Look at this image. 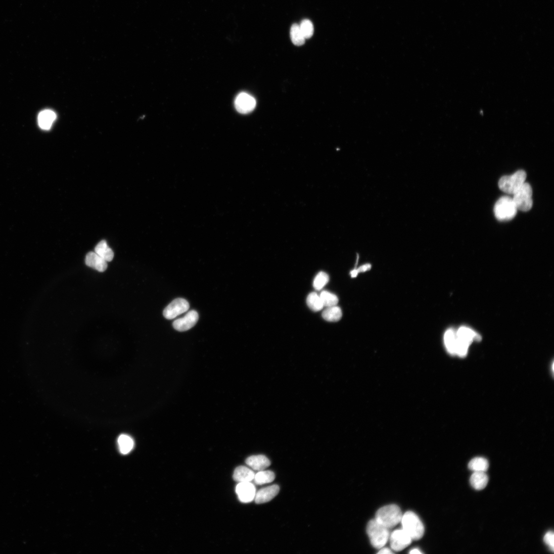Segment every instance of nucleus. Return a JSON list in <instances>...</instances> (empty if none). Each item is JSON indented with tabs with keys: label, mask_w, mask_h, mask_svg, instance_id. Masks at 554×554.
Returning <instances> with one entry per match:
<instances>
[{
	"label": "nucleus",
	"mask_w": 554,
	"mask_h": 554,
	"mask_svg": "<svg viewBox=\"0 0 554 554\" xmlns=\"http://www.w3.org/2000/svg\"><path fill=\"white\" fill-rule=\"evenodd\" d=\"M533 190L530 184L525 183L514 194L512 198L518 210L530 211L533 206Z\"/></svg>",
	"instance_id": "obj_6"
},
{
	"label": "nucleus",
	"mask_w": 554,
	"mask_h": 554,
	"mask_svg": "<svg viewBox=\"0 0 554 554\" xmlns=\"http://www.w3.org/2000/svg\"><path fill=\"white\" fill-rule=\"evenodd\" d=\"M403 514L400 508L391 505L380 508L376 512L375 520L388 529L395 527L401 522Z\"/></svg>",
	"instance_id": "obj_1"
},
{
	"label": "nucleus",
	"mask_w": 554,
	"mask_h": 554,
	"mask_svg": "<svg viewBox=\"0 0 554 554\" xmlns=\"http://www.w3.org/2000/svg\"><path fill=\"white\" fill-rule=\"evenodd\" d=\"M307 302L308 307L314 312L320 311L324 308L320 296L316 293L310 294L308 296Z\"/></svg>",
	"instance_id": "obj_26"
},
{
	"label": "nucleus",
	"mask_w": 554,
	"mask_h": 554,
	"mask_svg": "<svg viewBox=\"0 0 554 554\" xmlns=\"http://www.w3.org/2000/svg\"><path fill=\"white\" fill-rule=\"evenodd\" d=\"M378 554H393V552L389 549L388 548H381L380 549Z\"/></svg>",
	"instance_id": "obj_32"
},
{
	"label": "nucleus",
	"mask_w": 554,
	"mask_h": 554,
	"mask_svg": "<svg viewBox=\"0 0 554 554\" xmlns=\"http://www.w3.org/2000/svg\"><path fill=\"white\" fill-rule=\"evenodd\" d=\"M290 35L292 43L297 46L303 45L306 40L300 30L299 25L297 24H294L291 27Z\"/></svg>",
	"instance_id": "obj_24"
},
{
	"label": "nucleus",
	"mask_w": 554,
	"mask_h": 554,
	"mask_svg": "<svg viewBox=\"0 0 554 554\" xmlns=\"http://www.w3.org/2000/svg\"><path fill=\"white\" fill-rule=\"evenodd\" d=\"M234 105L239 113L247 114L252 112L255 108L256 101L251 94L243 92L237 96Z\"/></svg>",
	"instance_id": "obj_8"
},
{
	"label": "nucleus",
	"mask_w": 554,
	"mask_h": 554,
	"mask_svg": "<svg viewBox=\"0 0 554 554\" xmlns=\"http://www.w3.org/2000/svg\"><path fill=\"white\" fill-rule=\"evenodd\" d=\"M256 488L251 482H239L235 488V492L239 501L243 503H251L255 500Z\"/></svg>",
	"instance_id": "obj_10"
},
{
	"label": "nucleus",
	"mask_w": 554,
	"mask_h": 554,
	"mask_svg": "<svg viewBox=\"0 0 554 554\" xmlns=\"http://www.w3.org/2000/svg\"><path fill=\"white\" fill-rule=\"evenodd\" d=\"M246 464L256 471L265 470L271 465V462L264 455H255L248 457L246 460Z\"/></svg>",
	"instance_id": "obj_14"
},
{
	"label": "nucleus",
	"mask_w": 554,
	"mask_h": 554,
	"mask_svg": "<svg viewBox=\"0 0 554 554\" xmlns=\"http://www.w3.org/2000/svg\"><path fill=\"white\" fill-rule=\"evenodd\" d=\"M468 468L473 472H486L489 467L488 460L483 457H476L471 460L468 465Z\"/></svg>",
	"instance_id": "obj_20"
},
{
	"label": "nucleus",
	"mask_w": 554,
	"mask_h": 554,
	"mask_svg": "<svg viewBox=\"0 0 554 554\" xmlns=\"http://www.w3.org/2000/svg\"><path fill=\"white\" fill-rule=\"evenodd\" d=\"M371 265L370 264H366L360 267L357 269H355L352 271L350 273L351 276L352 278H355L359 273L366 272L369 271L371 269Z\"/></svg>",
	"instance_id": "obj_31"
},
{
	"label": "nucleus",
	"mask_w": 554,
	"mask_h": 554,
	"mask_svg": "<svg viewBox=\"0 0 554 554\" xmlns=\"http://www.w3.org/2000/svg\"><path fill=\"white\" fill-rule=\"evenodd\" d=\"M280 488L278 485H273V486L262 488L256 493L255 501L257 504L268 503L278 494Z\"/></svg>",
	"instance_id": "obj_12"
},
{
	"label": "nucleus",
	"mask_w": 554,
	"mask_h": 554,
	"mask_svg": "<svg viewBox=\"0 0 554 554\" xmlns=\"http://www.w3.org/2000/svg\"><path fill=\"white\" fill-rule=\"evenodd\" d=\"M329 281L328 275L324 272L319 273L314 280L313 286L317 290L322 289Z\"/></svg>",
	"instance_id": "obj_28"
},
{
	"label": "nucleus",
	"mask_w": 554,
	"mask_h": 554,
	"mask_svg": "<svg viewBox=\"0 0 554 554\" xmlns=\"http://www.w3.org/2000/svg\"><path fill=\"white\" fill-rule=\"evenodd\" d=\"M118 442L120 451L123 454L129 453L134 448V441L131 437L128 435H121L118 438Z\"/></svg>",
	"instance_id": "obj_25"
},
{
	"label": "nucleus",
	"mask_w": 554,
	"mask_h": 554,
	"mask_svg": "<svg viewBox=\"0 0 554 554\" xmlns=\"http://www.w3.org/2000/svg\"><path fill=\"white\" fill-rule=\"evenodd\" d=\"M457 339L459 341L470 345L472 342L481 340V336L472 329L465 326L459 328L456 332Z\"/></svg>",
	"instance_id": "obj_15"
},
{
	"label": "nucleus",
	"mask_w": 554,
	"mask_h": 554,
	"mask_svg": "<svg viewBox=\"0 0 554 554\" xmlns=\"http://www.w3.org/2000/svg\"><path fill=\"white\" fill-rule=\"evenodd\" d=\"M321 298L324 307H331L337 306L339 299L336 295L332 294L327 291H323L321 295Z\"/></svg>",
	"instance_id": "obj_27"
},
{
	"label": "nucleus",
	"mask_w": 554,
	"mask_h": 554,
	"mask_svg": "<svg viewBox=\"0 0 554 554\" xmlns=\"http://www.w3.org/2000/svg\"><path fill=\"white\" fill-rule=\"evenodd\" d=\"M255 474L254 471L244 466H238L235 469L233 478L239 482H251L254 479Z\"/></svg>",
	"instance_id": "obj_17"
},
{
	"label": "nucleus",
	"mask_w": 554,
	"mask_h": 554,
	"mask_svg": "<svg viewBox=\"0 0 554 554\" xmlns=\"http://www.w3.org/2000/svg\"><path fill=\"white\" fill-rule=\"evenodd\" d=\"M469 482L471 486L475 490H481L487 487L489 477L486 472H474L470 476Z\"/></svg>",
	"instance_id": "obj_18"
},
{
	"label": "nucleus",
	"mask_w": 554,
	"mask_h": 554,
	"mask_svg": "<svg viewBox=\"0 0 554 554\" xmlns=\"http://www.w3.org/2000/svg\"><path fill=\"white\" fill-rule=\"evenodd\" d=\"M544 541L549 547L551 551L553 552L554 550V534L552 531H549L546 534L544 538Z\"/></svg>",
	"instance_id": "obj_30"
},
{
	"label": "nucleus",
	"mask_w": 554,
	"mask_h": 554,
	"mask_svg": "<svg viewBox=\"0 0 554 554\" xmlns=\"http://www.w3.org/2000/svg\"><path fill=\"white\" fill-rule=\"evenodd\" d=\"M275 479V475L271 470L259 471L255 475V483L257 485H262L272 482Z\"/></svg>",
	"instance_id": "obj_23"
},
{
	"label": "nucleus",
	"mask_w": 554,
	"mask_h": 554,
	"mask_svg": "<svg viewBox=\"0 0 554 554\" xmlns=\"http://www.w3.org/2000/svg\"><path fill=\"white\" fill-rule=\"evenodd\" d=\"M87 266L97 271L103 272L107 268V263L104 259L95 252L89 253L86 258Z\"/></svg>",
	"instance_id": "obj_13"
},
{
	"label": "nucleus",
	"mask_w": 554,
	"mask_h": 554,
	"mask_svg": "<svg viewBox=\"0 0 554 554\" xmlns=\"http://www.w3.org/2000/svg\"><path fill=\"white\" fill-rule=\"evenodd\" d=\"M300 30L306 39L311 38L314 32V28L312 22L308 19L303 20L299 25Z\"/></svg>",
	"instance_id": "obj_29"
},
{
	"label": "nucleus",
	"mask_w": 554,
	"mask_h": 554,
	"mask_svg": "<svg viewBox=\"0 0 554 554\" xmlns=\"http://www.w3.org/2000/svg\"><path fill=\"white\" fill-rule=\"evenodd\" d=\"M391 548L396 552L403 551L412 542L411 537L403 529L394 531L390 536Z\"/></svg>",
	"instance_id": "obj_9"
},
{
	"label": "nucleus",
	"mask_w": 554,
	"mask_h": 554,
	"mask_svg": "<svg viewBox=\"0 0 554 554\" xmlns=\"http://www.w3.org/2000/svg\"><path fill=\"white\" fill-rule=\"evenodd\" d=\"M410 554H422V553H421V552H420V551H419V550L418 549H413V550H412V551H411V552H410Z\"/></svg>",
	"instance_id": "obj_33"
},
{
	"label": "nucleus",
	"mask_w": 554,
	"mask_h": 554,
	"mask_svg": "<svg viewBox=\"0 0 554 554\" xmlns=\"http://www.w3.org/2000/svg\"><path fill=\"white\" fill-rule=\"evenodd\" d=\"M56 118V114L52 110L46 109L42 111L38 116L39 126L43 130H49Z\"/></svg>",
	"instance_id": "obj_16"
},
{
	"label": "nucleus",
	"mask_w": 554,
	"mask_h": 554,
	"mask_svg": "<svg viewBox=\"0 0 554 554\" xmlns=\"http://www.w3.org/2000/svg\"><path fill=\"white\" fill-rule=\"evenodd\" d=\"M94 251L107 262L112 261L114 257L112 249L108 246L105 240L100 241L96 245Z\"/></svg>",
	"instance_id": "obj_19"
},
{
	"label": "nucleus",
	"mask_w": 554,
	"mask_h": 554,
	"mask_svg": "<svg viewBox=\"0 0 554 554\" xmlns=\"http://www.w3.org/2000/svg\"><path fill=\"white\" fill-rule=\"evenodd\" d=\"M367 531L371 545L379 550L386 544L390 536L389 529L379 523L375 519L369 522Z\"/></svg>",
	"instance_id": "obj_2"
},
{
	"label": "nucleus",
	"mask_w": 554,
	"mask_h": 554,
	"mask_svg": "<svg viewBox=\"0 0 554 554\" xmlns=\"http://www.w3.org/2000/svg\"><path fill=\"white\" fill-rule=\"evenodd\" d=\"M526 173L519 170L510 176H505L500 180L498 186L505 193L513 194L525 183Z\"/></svg>",
	"instance_id": "obj_5"
},
{
	"label": "nucleus",
	"mask_w": 554,
	"mask_h": 554,
	"mask_svg": "<svg viewBox=\"0 0 554 554\" xmlns=\"http://www.w3.org/2000/svg\"><path fill=\"white\" fill-rule=\"evenodd\" d=\"M322 316L327 322H337L341 320L342 313L341 309L336 306L327 308L323 313Z\"/></svg>",
	"instance_id": "obj_21"
},
{
	"label": "nucleus",
	"mask_w": 554,
	"mask_h": 554,
	"mask_svg": "<svg viewBox=\"0 0 554 554\" xmlns=\"http://www.w3.org/2000/svg\"><path fill=\"white\" fill-rule=\"evenodd\" d=\"M198 320V313L196 311L191 310L184 317L176 320L173 323V327L179 331H186L195 326Z\"/></svg>",
	"instance_id": "obj_11"
},
{
	"label": "nucleus",
	"mask_w": 554,
	"mask_h": 554,
	"mask_svg": "<svg viewBox=\"0 0 554 554\" xmlns=\"http://www.w3.org/2000/svg\"><path fill=\"white\" fill-rule=\"evenodd\" d=\"M517 211L512 198L508 196H504L499 199L494 207L495 216L500 221H508L514 219Z\"/></svg>",
	"instance_id": "obj_4"
},
{
	"label": "nucleus",
	"mask_w": 554,
	"mask_h": 554,
	"mask_svg": "<svg viewBox=\"0 0 554 554\" xmlns=\"http://www.w3.org/2000/svg\"><path fill=\"white\" fill-rule=\"evenodd\" d=\"M189 304L183 298H177L173 301L163 311V315L167 320H171L182 314L187 312Z\"/></svg>",
	"instance_id": "obj_7"
},
{
	"label": "nucleus",
	"mask_w": 554,
	"mask_h": 554,
	"mask_svg": "<svg viewBox=\"0 0 554 554\" xmlns=\"http://www.w3.org/2000/svg\"><path fill=\"white\" fill-rule=\"evenodd\" d=\"M403 529L411 537L412 540L420 539L424 533L423 524L415 512L409 511L403 515L401 521Z\"/></svg>",
	"instance_id": "obj_3"
},
{
	"label": "nucleus",
	"mask_w": 554,
	"mask_h": 554,
	"mask_svg": "<svg viewBox=\"0 0 554 554\" xmlns=\"http://www.w3.org/2000/svg\"><path fill=\"white\" fill-rule=\"evenodd\" d=\"M444 341L448 352L452 355H456V332L452 329H448L445 334Z\"/></svg>",
	"instance_id": "obj_22"
}]
</instances>
